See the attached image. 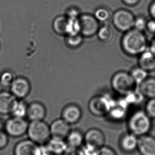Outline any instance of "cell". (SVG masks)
I'll return each instance as SVG.
<instances>
[{
    "instance_id": "cell-1",
    "label": "cell",
    "mask_w": 155,
    "mask_h": 155,
    "mask_svg": "<svg viewBox=\"0 0 155 155\" xmlns=\"http://www.w3.org/2000/svg\"><path fill=\"white\" fill-rule=\"evenodd\" d=\"M123 52L130 56H139L148 48V41L142 31L132 29L124 32L121 38Z\"/></svg>"
},
{
    "instance_id": "cell-2",
    "label": "cell",
    "mask_w": 155,
    "mask_h": 155,
    "mask_svg": "<svg viewBox=\"0 0 155 155\" xmlns=\"http://www.w3.org/2000/svg\"><path fill=\"white\" fill-rule=\"evenodd\" d=\"M110 85L114 92L124 96L136 91L137 84L130 72L119 71L112 76Z\"/></svg>"
},
{
    "instance_id": "cell-3",
    "label": "cell",
    "mask_w": 155,
    "mask_h": 155,
    "mask_svg": "<svg viewBox=\"0 0 155 155\" xmlns=\"http://www.w3.org/2000/svg\"><path fill=\"white\" fill-rule=\"evenodd\" d=\"M130 133L138 137L148 134L151 127V119L144 110H138L134 112L127 121Z\"/></svg>"
},
{
    "instance_id": "cell-4",
    "label": "cell",
    "mask_w": 155,
    "mask_h": 155,
    "mask_svg": "<svg viewBox=\"0 0 155 155\" xmlns=\"http://www.w3.org/2000/svg\"><path fill=\"white\" fill-rule=\"evenodd\" d=\"M115 103L116 101L109 95H98L90 99L88 108L93 116L102 117L109 114Z\"/></svg>"
},
{
    "instance_id": "cell-5",
    "label": "cell",
    "mask_w": 155,
    "mask_h": 155,
    "mask_svg": "<svg viewBox=\"0 0 155 155\" xmlns=\"http://www.w3.org/2000/svg\"><path fill=\"white\" fill-rule=\"evenodd\" d=\"M27 133L29 139L37 144H45L51 138L50 125L43 120L31 121Z\"/></svg>"
},
{
    "instance_id": "cell-6",
    "label": "cell",
    "mask_w": 155,
    "mask_h": 155,
    "mask_svg": "<svg viewBox=\"0 0 155 155\" xmlns=\"http://www.w3.org/2000/svg\"><path fill=\"white\" fill-rule=\"evenodd\" d=\"M135 18L132 12L127 9H118L112 15V24L117 30L127 32L134 28Z\"/></svg>"
},
{
    "instance_id": "cell-7",
    "label": "cell",
    "mask_w": 155,
    "mask_h": 155,
    "mask_svg": "<svg viewBox=\"0 0 155 155\" xmlns=\"http://www.w3.org/2000/svg\"><path fill=\"white\" fill-rule=\"evenodd\" d=\"M29 123L24 118L12 116L4 124L5 132L12 138H19L27 133Z\"/></svg>"
},
{
    "instance_id": "cell-8",
    "label": "cell",
    "mask_w": 155,
    "mask_h": 155,
    "mask_svg": "<svg viewBox=\"0 0 155 155\" xmlns=\"http://www.w3.org/2000/svg\"><path fill=\"white\" fill-rule=\"evenodd\" d=\"M80 34L84 37L89 38L97 34L100 25L94 15L88 13L81 14L79 17Z\"/></svg>"
},
{
    "instance_id": "cell-9",
    "label": "cell",
    "mask_w": 155,
    "mask_h": 155,
    "mask_svg": "<svg viewBox=\"0 0 155 155\" xmlns=\"http://www.w3.org/2000/svg\"><path fill=\"white\" fill-rule=\"evenodd\" d=\"M10 87V92L17 99H24L31 91L30 82L23 77H15Z\"/></svg>"
},
{
    "instance_id": "cell-10",
    "label": "cell",
    "mask_w": 155,
    "mask_h": 155,
    "mask_svg": "<svg viewBox=\"0 0 155 155\" xmlns=\"http://www.w3.org/2000/svg\"><path fill=\"white\" fill-rule=\"evenodd\" d=\"M105 140L103 132L98 128L90 129L84 134V144L98 149L105 146Z\"/></svg>"
},
{
    "instance_id": "cell-11",
    "label": "cell",
    "mask_w": 155,
    "mask_h": 155,
    "mask_svg": "<svg viewBox=\"0 0 155 155\" xmlns=\"http://www.w3.org/2000/svg\"><path fill=\"white\" fill-rule=\"evenodd\" d=\"M61 114L62 119L71 125L80 121L82 117V111L77 104H69L63 108Z\"/></svg>"
},
{
    "instance_id": "cell-12",
    "label": "cell",
    "mask_w": 155,
    "mask_h": 155,
    "mask_svg": "<svg viewBox=\"0 0 155 155\" xmlns=\"http://www.w3.org/2000/svg\"><path fill=\"white\" fill-rule=\"evenodd\" d=\"M137 149L140 155H155V137L148 134L139 137Z\"/></svg>"
},
{
    "instance_id": "cell-13",
    "label": "cell",
    "mask_w": 155,
    "mask_h": 155,
    "mask_svg": "<svg viewBox=\"0 0 155 155\" xmlns=\"http://www.w3.org/2000/svg\"><path fill=\"white\" fill-rule=\"evenodd\" d=\"M70 124L63 119H56L50 125L51 137L65 139L71 131Z\"/></svg>"
},
{
    "instance_id": "cell-14",
    "label": "cell",
    "mask_w": 155,
    "mask_h": 155,
    "mask_svg": "<svg viewBox=\"0 0 155 155\" xmlns=\"http://www.w3.org/2000/svg\"><path fill=\"white\" fill-rule=\"evenodd\" d=\"M46 115L45 106L39 101H34L28 105L27 116L31 121L44 120Z\"/></svg>"
},
{
    "instance_id": "cell-15",
    "label": "cell",
    "mask_w": 155,
    "mask_h": 155,
    "mask_svg": "<svg viewBox=\"0 0 155 155\" xmlns=\"http://www.w3.org/2000/svg\"><path fill=\"white\" fill-rule=\"evenodd\" d=\"M17 98L11 92L7 91H0V115H7L11 114L14 104Z\"/></svg>"
},
{
    "instance_id": "cell-16",
    "label": "cell",
    "mask_w": 155,
    "mask_h": 155,
    "mask_svg": "<svg viewBox=\"0 0 155 155\" xmlns=\"http://www.w3.org/2000/svg\"><path fill=\"white\" fill-rule=\"evenodd\" d=\"M138 66L148 73L155 71V55L149 48L139 55Z\"/></svg>"
},
{
    "instance_id": "cell-17",
    "label": "cell",
    "mask_w": 155,
    "mask_h": 155,
    "mask_svg": "<svg viewBox=\"0 0 155 155\" xmlns=\"http://www.w3.org/2000/svg\"><path fill=\"white\" fill-rule=\"evenodd\" d=\"M138 140V137L131 133L123 134L119 141L121 150L127 153L133 152L137 148Z\"/></svg>"
},
{
    "instance_id": "cell-18",
    "label": "cell",
    "mask_w": 155,
    "mask_h": 155,
    "mask_svg": "<svg viewBox=\"0 0 155 155\" xmlns=\"http://www.w3.org/2000/svg\"><path fill=\"white\" fill-rule=\"evenodd\" d=\"M45 144L50 153L54 155L64 154L68 148V144L65 139L56 137H51Z\"/></svg>"
},
{
    "instance_id": "cell-19",
    "label": "cell",
    "mask_w": 155,
    "mask_h": 155,
    "mask_svg": "<svg viewBox=\"0 0 155 155\" xmlns=\"http://www.w3.org/2000/svg\"><path fill=\"white\" fill-rule=\"evenodd\" d=\"M37 145L30 139L20 141L14 148V155H34Z\"/></svg>"
},
{
    "instance_id": "cell-20",
    "label": "cell",
    "mask_w": 155,
    "mask_h": 155,
    "mask_svg": "<svg viewBox=\"0 0 155 155\" xmlns=\"http://www.w3.org/2000/svg\"><path fill=\"white\" fill-rule=\"evenodd\" d=\"M65 141L68 148L79 149L84 144V134L78 130H71Z\"/></svg>"
},
{
    "instance_id": "cell-21",
    "label": "cell",
    "mask_w": 155,
    "mask_h": 155,
    "mask_svg": "<svg viewBox=\"0 0 155 155\" xmlns=\"http://www.w3.org/2000/svg\"><path fill=\"white\" fill-rule=\"evenodd\" d=\"M139 87V91L143 97L148 99L155 98V78L148 77Z\"/></svg>"
},
{
    "instance_id": "cell-22",
    "label": "cell",
    "mask_w": 155,
    "mask_h": 155,
    "mask_svg": "<svg viewBox=\"0 0 155 155\" xmlns=\"http://www.w3.org/2000/svg\"><path fill=\"white\" fill-rule=\"evenodd\" d=\"M28 106L23 99H17L11 110L12 116L20 118L25 117L27 114Z\"/></svg>"
},
{
    "instance_id": "cell-23",
    "label": "cell",
    "mask_w": 155,
    "mask_h": 155,
    "mask_svg": "<svg viewBox=\"0 0 155 155\" xmlns=\"http://www.w3.org/2000/svg\"><path fill=\"white\" fill-rule=\"evenodd\" d=\"M68 18L66 15H58L53 22L52 26L55 32L60 35H65Z\"/></svg>"
},
{
    "instance_id": "cell-24",
    "label": "cell",
    "mask_w": 155,
    "mask_h": 155,
    "mask_svg": "<svg viewBox=\"0 0 155 155\" xmlns=\"http://www.w3.org/2000/svg\"><path fill=\"white\" fill-rule=\"evenodd\" d=\"M96 35L97 38L100 41L104 43H107L113 38V32L110 26L107 25H104L99 27Z\"/></svg>"
},
{
    "instance_id": "cell-25",
    "label": "cell",
    "mask_w": 155,
    "mask_h": 155,
    "mask_svg": "<svg viewBox=\"0 0 155 155\" xmlns=\"http://www.w3.org/2000/svg\"><path fill=\"white\" fill-rule=\"evenodd\" d=\"M80 23L79 18H68L67 21L65 35H74L80 34Z\"/></svg>"
},
{
    "instance_id": "cell-26",
    "label": "cell",
    "mask_w": 155,
    "mask_h": 155,
    "mask_svg": "<svg viewBox=\"0 0 155 155\" xmlns=\"http://www.w3.org/2000/svg\"><path fill=\"white\" fill-rule=\"evenodd\" d=\"M130 73L137 84L138 85L148 77V72L139 66L132 68Z\"/></svg>"
},
{
    "instance_id": "cell-27",
    "label": "cell",
    "mask_w": 155,
    "mask_h": 155,
    "mask_svg": "<svg viewBox=\"0 0 155 155\" xmlns=\"http://www.w3.org/2000/svg\"><path fill=\"white\" fill-rule=\"evenodd\" d=\"M84 38L81 34L66 35L65 41L68 47L74 49L80 47L82 45Z\"/></svg>"
},
{
    "instance_id": "cell-28",
    "label": "cell",
    "mask_w": 155,
    "mask_h": 155,
    "mask_svg": "<svg viewBox=\"0 0 155 155\" xmlns=\"http://www.w3.org/2000/svg\"><path fill=\"white\" fill-rule=\"evenodd\" d=\"M94 15L99 22H105L110 17V11L105 7H99L96 9Z\"/></svg>"
},
{
    "instance_id": "cell-29",
    "label": "cell",
    "mask_w": 155,
    "mask_h": 155,
    "mask_svg": "<svg viewBox=\"0 0 155 155\" xmlns=\"http://www.w3.org/2000/svg\"><path fill=\"white\" fill-rule=\"evenodd\" d=\"M14 73L10 71H4L0 75V84L3 87H9L11 86L15 79Z\"/></svg>"
},
{
    "instance_id": "cell-30",
    "label": "cell",
    "mask_w": 155,
    "mask_h": 155,
    "mask_svg": "<svg viewBox=\"0 0 155 155\" xmlns=\"http://www.w3.org/2000/svg\"><path fill=\"white\" fill-rule=\"evenodd\" d=\"M147 20L143 16H138L136 17L134 22V28L136 30L142 31L146 29Z\"/></svg>"
},
{
    "instance_id": "cell-31",
    "label": "cell",
    "mask_w": 155,
    "mask_h": 155,
    "mask_svg": "<svg viewBox=\"0 0 155 155\" xmlns=\"http://www.w3.org/2000/svg\"><path fill=\"white\" fill-rule=\"evenodd\" d=\"M144 111L151 120H155V98L149 99L145 106Z\"/></svg>"
},
{
    "instance_id": "cell-32",
    "label": "cell",
    "mask_w": 155,
    "mask_h": 155,
    "mask_svg": "<svg viewBox=\"0 0 155 155\" xmlns=\"http://www.w3.org/2000/svg\"><path fill=\"white\" fill-rule=\"evenodd\" d=\"M98 150L93 147L84 144V146L79 149L80 155H97Z\"/></svg>"
},
{
    "instance_id": "cell-33",
    "label": "cell",
    "mask_w": 155,
    "mask_h": 155,
    "mask_svg": "<svg viewBox=\"0 0 155 155\" xmlns=\"http://www.w3.org/2000/svg\"><path fill=\"white\" fill-rule=\"evenodd\" d=\"M80 10L76 8H70L67 10L66 17L68 18H78L80 15Z\"/></svg>"
},
{
    "instance_id": "cell-34",
    "label": "cell",
    "mask_w": 155,
    "mask_h": 155,
    "mask_svg": "<svg viewBox=\"0 0 155 155\" xmlns=\"http://www.w3.org/2000/svg\"><path fill=\"white\" fill-rule=\"evenodd\" d=\"M97 155H117V154L110 147L104 146L99 149Z\"/></svg>"
},
{
    "instance_id": "cell-35",
    "label": "cell",
    "mask_w": 155,
    "mask_h": 155,
    "mask_svg": "<svg viewBox=\"0 0 155 155\" xmlns=\"http://www.w3.org/2000/svg\"><path fill=\"white\" fill-rule=\"evenodd\" d=\"M8 136L5 132L0 131V150L5 148L8 144Z\"/></svg>"
},
{
    "instance_id": "cell-36",
    "label": "cell",
    "mask_w": 155,
    "mask_h": 155,
    "mask_svg": "<svg viewBox=\"0 0 155 155\" xmlns=\"http://www.w3.org/2000/svg\"><path fill=\"white\" fill-rule=\"evenodd\" d=\"M151 34H155V20L151 19L147 22L146 29Z\"/></svg>"
},
{
    "instance_id": "cell-37",
    "label": "cell",
    "mask_w": 155,
    "mask_h": 155,
    "mask_svg": "<svg viewBox=\"0 0 155 155\" xmlns=\"http://www.w3.org/2000/svg\"><path fill=\"white\" fill-rule=\"evenodd\" d=\"M123 4L129 6V7H134L139 3L141 0H121Z\"/></svg>"
},
{
    "instance_id": "cell-38",
    "label": "cell",
    "mask_w": 155,
    "mask_h": 155,
    "mask_svg": "<svg viewBox=\"0 0 155 155\" xmlns=\"http://www.w3.org/2000/svg\"><path fill=\"white\" fill-rule=\"evenodd\" d=\"M149 13L153 19L155 20V1L151 3L149 7Z\"/></svg>"
},
{
    "instance_id": "cell-39",
    "label": "cell",
    "mask_w": 155,
    "mask_h": 155,
    "mask_svg": "<svg viewBox=\"0 0 155 155\" xmlns=\"http://www.w3.org/2000/svg\"><path fill=\"white\" fill-rule=\"evenodd\" d=\"M64 155H80L79 149L68 148Z\"/></svg>"
},
{
    "instance_id": "cell-40",
    "label": "cell",
    "mask_w": 155,
    "mask_h": 155,
    "mask_svg": "<svg viewBox=\"0 0 155 155\" xmlns=\"http://www.w3.org/2000/svg\"><path fill=\"white\" fill-rule=\"evenodd\" d=\"M148 48L150 49L151 51L153 52V53L155 55V37L152 40V41L151 42L150 46H149Z\"/></svg>"
},
{
    "instance_id": "cell-41",
    "label": "cell",
    "mask_w": 155,
    "mask_h": 155,
    "mask_svg": "<svg viewBox=\"0 0 155 155\" xmlns=\"http://www.w3.org/2000/svg\"><path fill=\"white\" fill-rule=\"evenodd\" d=\"M51 155H53V154H51Z\"/></svg>"
}]
</instances>
